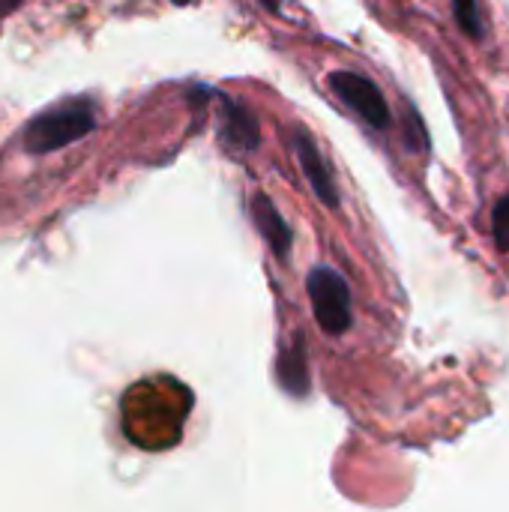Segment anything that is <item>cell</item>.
Returning <instances> with one entry per match:
<instances>
[{"label":"cell","instance_id":"6da1fadb","mask_svg":"<svg viewBox=\"0 0 509 512\" xmlns=\"http://www.w3.org/2000/svg\"><path fill=\"white\" fill-rule=\"evenodd\" d=\"M96 129V105L84 96L63 99L33 120H27L21 132V144L27 153H54L60 147H69L81 138H87Z\"/></svg>","mask_w":509,"mask_h":512},{"label":"cell","instance_id":"7a4b0ae2","mask_svg":"<svg viewBox=\"0 0 509 512\" xmlns=\"http://www.w3.org/2000/svg\"><path fill=\"white\" fill-rule=\"evenodd\" d=\"M315 321L324 333L342 336L351 327V288L333 267H315L306 279Z\"/></svg>","mask_w":509,"mask_h":512},{"label":"cell","instance_id":"3957f363","mask_svg":"<svg viewBox=\"0 0 509 512\" xmlns=\"http://www.w3.org/2000/svg\"><path fill=\"white\" fill-rule=\"evenodd\" d=\"M330 90L336 99H342L363 123H369L372 129H387L390 126V108H387V99L381 93V87L375 81H369L366 75L360 72H333L327 78Z\"/></svg>","mask_w":509,"mask_h":512},{"label":"cell","instance_id":"277c9868","mask_svg":"<svg viewBox=\"0 0 509 512\" xmlns=\"http://www.w3.org/2000/svg\"><path fill=\"white\" fill-rule=\"evenodd\" d=\"M216 96H219V102H222V105H219V135H222V141H225L228 147L240 150V153L255 150V147L261 144L258 117H255L246 105L228 99L225 93H216Z\"/></svg>","mask_w":509,"mask_h":512},{"label":"cell","instance_id":"5b68a950","mask_svg":"<svg viewBox=\"0 0 509 512\" xmlns=\"http://www.w3.org/2000/svg\"><path fill=\"white\" fill-rule=\"evenodd\" d=\"M291 147H294V153H297V159H300V165H303V171H306V177H309V186H312L315 195L321 198V204L336 207V204H339V189H336V183H333V177H330V168H327L324 159H321L318 144H315L306 132H294Z\"/></svg>","mask_w":509,"mask_h":512},{"label":"cell","instance_id":"8992f818","mask_svg":"<svg viewBox=\"0 0 509 512\" xmlns=\"http://www.w3.org/2000/svg\"><path fill=\"white\" fill-rule=\"evenodd\" d=\"M252 219H255L258 234L273 249V255L276 258H288L291 243H294V234H291L288 222L282 219V213L276 210V204L267 195H255V201H252Z\"/></svg>","mask_w":509,"mask_h":512},{"label":"cell","instance_id":"52a82bcc","mask_svg":"<svg viewBox=\"0 0 509 512\" xmlns=\"http://www.w3.org/2000/svg\"><path fill=\"white\" fill-rule=\"evenodd\" d=\"M279 375H282L285 390H291L294 396H306V390H309V372H306V348H303V339H297V345L282 357Z\"/></svg>","mask_w":509,"mask_h":512},{"label":"cell","instance_id":"ba28073f","mask_svg":"<svg viewBox=\"0 0 509 512\" xmlns=\"http://www.w3.org/2000/svg\"><path fill=\"white\" fill-rule=\"evenodd\" d=\"M453 9H456L459 27L471 39H480L483 36V18H480V9H477V0H453Z\"/></svg>","mask_w":509,"mask_h":512},{"label":"cell","instance_id":"9c48e42d","mask_svg":"<svg viewBox=\"0 0 509 512\" xmlns=\"http://www.w3.org/2000/svg\"><path fill=\"white\" fill-rule=\"evenodd\" d=\"M492 231H495V243L498 249H509V195L498 201L495 213H492Z\"/></svg>","mask_w":509,"mask_h":512},{"label":"cell","instance_id":"30bf717a","mask_svg":"<svg viewBox=\"0 0 509 512\" xmlns=\"http://www.w3.org/2000/svg\"><path fill=\"white\" fill-rule=\"evenodd\" d=\"M264 3V9H270V12H279V6H282V0H261Z\"/></svg>","mask_w":509,"mask_h":512},{"label":"cell","instance_id":"8fae6325","mask_svg":"<svg viewBox=\"0 0 509 512\" xmlns=\"http://www.w3.org/2000/svg\"><path fill=\"white\" fill-rule=\"evenodd\" d=\"M21 0H0V12H9V9H15Z\"/></svg>","mask_w":509,"mask_h":512},{"label":"cell","instance_id":"7c38bea8","mask_svg":"<svg viewBox=\"0 0 509 512\" xmlns=\"http://www.w3.org/2000/svg\"><path fill=\"white\" fill-rule=\"evenodd\" d=\"M171 3H180L183 6V3H192V0H171Z\"/></svg>","mask_w":509,"mask_h":512}]
</instances>
